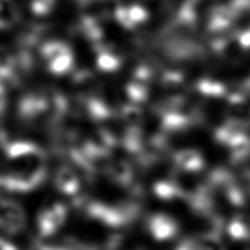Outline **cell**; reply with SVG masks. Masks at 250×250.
I'll use <instances>...</instances> for the list:
<instances>
[{
	"instance_id": "cell-9",
	"label": "cell",
	"mask_w": 250,
	"mask_h": 250,
	"mask_svg": "<svg viewBox=\"0 0 250 250\" xmlns=\"http://www.w3.org/2000/svg\"><path fill=\"white\" fill-rule=\"evenodd\" d=\"M41 250H66V249H62V248H58V247H43Z\"/></svg>"
},
{
	"instance_id": "cell-10",
	"label": "cell",
	"mask_w": 250,
	"mask_h": 250,
	"mask_svg": "<svg viewBox=\"0 0 250 250\" xmlns=\"http://www.w3.org/2000/svg\"><path fill=\"white\" fill-rule=\"evenodd\" d=\"M246 181H247V187L250 189V171H248V173L246 174Z\"/></svg>"
},
{
	"instance_id": "cell-6",
	"label": "cell",
	"mask_w": 250,
	"mask_h": 250,
	"mask_svg": "<svg viewBox=\"0 0 250 250\" xmlns=\"http://www.w3.org/2000/svg\"><path fill=\"white\" fill-rule=\"evenodd\" d=\"M154 193L158 197L162 198V200L166 201H171L174 200V198H179L184 196L178 184L169 183V182H160L154 185Z\"/></svg>"
},
{
	"instance_id": "cell-7",
	"label": "cell",
	"mask_w": 250,
	"mask_h": 250,
	"mask_svg": "<svg viewBox=\"0 0 250 250\" xmlns=\"http://www.w3.org/2000/svg\"><path fill=\"white\" fill-rule=\"evenodd\" d=\"M228 234L236 240H245L250 238V228L241 219H234L228 226Z\"/></svg>"
},
{
	"instance_id": "cell-8",
	"label": "cell",
	"mask_w": 250,
	"mask_h": 250,
	"mask_svg": "<svg viewBox=\"0 0 250 250\" xmlns=\"http://www.w3.org/2000/svg\"><path fill=\"white\" fill-rule=\"evenodd\" d=\"M15 192L9 180H0V205L10 202V197Z\"/></svg>"
},
{
	"instance_id": "cell-5",
	"label": "cell",
	"mask_w": 250,
	"mask_h": 250,
	"mask_svg": "<svg viewBox=\"0 0 250 250\" xmlns=\"http://www.w3.org/2000/svg\"><path fill=\"white\" fill-rule=\"evenodd\" d=\"M57 188L64 195H75L79 193L81 184L76 176L71 172H62L57 180Z\"/></svg>"
},
{
	"instance_id": "cell-1",
	"label": "cell",
	"mask_w": 250,
	"mask_h": 250,
	"mask_svg": "<svg viewBox=\"0 0 250 250\" xmlns=\"http://www.w3.org/2000/svg\"><path fill=\"white\" fill-rule=\"evenodd\" d=\"M67 217V208L63 204H54L39 215L38 227L41 236L49 237L63 226Z\"/></svg>"
},
{
	"instance_id": "cell-2",
	"label": "cell",
	"mask_w": 250,
	"mask_h": 250,
	"mask_svg": "<svg viewBox=\"0 0 250 250\" xmlns=\"http://www.w3.org/2000/svg\"><path fill=\"white\" fill-rule=\"evenodd\" d=\"M148 229L156 240L167 241L174 238L179 231V226L169 215L154 214L149 219Z\"/></svg>"
},
{
	"instance_id": "cell-3",
	"label": "cell",
	"mask_w": 250,
	"mask_h": 250,
	"mask_svg": "<svg viewBox=\"0 0 250 250\" xmlns=\"http://www.w3.org/2000/svg\"><path fill=\"white\" fill-rule=\"evenodd\" d=\"M0 210V228L8 234H16L24 225V213L18 205L11 202L1 204Z\"/></svg>"
},
{
	"instance_id": "cell-4",
	"label": "cell",
	"mask_w": 250,
	"mask_h": 250,
	"mask_svg": "<svg viewBox=\"0 0 250 250\" xmlns=\"http://www.w3.org/2000/svg\"><path fill=\"white\" fill-rule=\"evenodd\" d=\"M176 165L184 171L196 172L203 167V159L197 152L187 150V151L180 153L176 158Z\"/></svg>"
}]
</instances>
